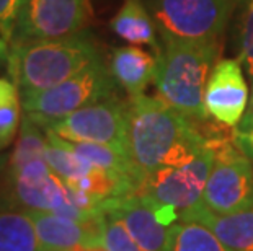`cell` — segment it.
<instances>
[{
  "mask_svg": "<svg viewBox=\"0 0 253 251\" xmlns=\"http://www.w3.org/2000/svg\"><path fill=\"white\" fill-rule=\"evenodd\" d=\"M0 251H40L28 212L8 196H0Z\"/></svg>",
  "mask_w": 253,
  "mask_h": 251,
  "instance_id": "9a60e30c",
  "label": "cell"
},
{
  "mask_svg": "<svg viewBox=\"0 0 253 251\" xmlns=\"http://www.w3.org/2000/svg\"><path fill=\"white\" fill-rule=\"evenodd\" d=\"M110 26L129 44L154 47L155 56L162 49L157 42V26L142 0H125L118 13L111 18Z\"/></svg>",
  "mask_w": 253,
  "mask_h": 251,
  "instance_id": "5bb4252c",
  "label": "cell"
},
{
  "mask_svg": "<svg viewBox=\"0 0 253 251\" xmlns=\"http://www.w3.org/2000/svg\"><path fill=\"white\" fill-rule=\"evenodd\" d=\"M234 143L244 152L250 160H253V83H252V98L249 101L240 122L232 131Z\"/></svg>",
  "mask_w": 253,
  "mask_h": 251,
  "instance_id": "7402d4cb",
  "label": "cell"
},
{
  "mask_svg": "<svg viewBox=\"0 0 253 251\" xmlns=\"http://www.w3.org/2000/svg\"><path fill=\"white\" fill-rule=\"evenodd\" d=\"M239 41V62L253 83V0L247 2V7L242 13Z\"/></svg>",
  "mask_w": 253,
  "mask_h": 251,
  "instance_id": "44dd1931",
  "label": "cell"
},
{
  "mask_svg": "<svg viewBox=\"0 0 253 251\" xmlns=\"http://www.w3.org/2000/svg\"><path fill=\"white\" fill-rule=\"evenodd\" d=\"M36 230L40 251H72L79 247L103 245V215L90 222L49 211H28Z\"/></svg>",
  "mask_w": 253,
  "mask_h": 251,
  "instance_id": "8fae6325",
  "label": "cell"
},
{
  "mask_svg": "<svg viewBox=\"0 0 253 251\" xmlns=\"http://www.w3.org/2000/svg\"><path fill=\"white\" fill-rule=\"evenodd\" d=\"M62 142L69 150H72L77 157L85 160L87 163L93 165L96 168L106 170V172L127 176V178H131L137 186L136 173H134V168L127 155L121 153L120 150H116V148H113L110 145H103V143L72 142V141H66V139H62Z\"/></svg>",
  "mask_w": 253,
  "mask_h": 251,
  "instance_id": "2e32d148",
  "label": "cell"
},
{
  "mask_svg": "<svg viewBox=\"0 0 253 251\" xmlns=\"http://www.w3.org/2000/svg\"><path fill=\"white\" fill-rule=\"evenodd\" d=\"M47 143L44 150V158L51 167L52 173H56L64 183L72 184L85 175L90 173L95 167L85 160L77 157L72 150L64 145L62 139L51 131H46Z\"/></svg>",
  "mask_w": 253,
  "mask_h": 251,
  "instance_id": "ac0fdd59",
  "label": "cell"
},
{
  "mask_svg": "<svg viewBox=\"0 0 253 251\" xmlns=\"http://www.w3.org/2000/svg\"><path fill=\"white\" fill-rule=\"evenodd\" d=\"M44 131L72 142L103 143L127 155V101L115 95L77 109Z\"/></svg>",
  "mask_w": 253,
  "mask_h": 251,
  "instance_id": "9c48e42d",
  "label": "cell"
},
{
  "mask_svg": "<svg viewBox=\"0 0 253 251\" xmlns=\"http://www.w3.org/2000/svg\"><path fill=\"white\" fill-rule=\"evenodd\" d=\"M127 157L137 179L167 167L196 158L208 141L198 126L159 97L136 95L127 100Z\"/></svg>",
  "mask_w": 253,
  "mask_h": 251,
  "instance_id": "6da1fadb",
  "label": "cell"
},
{
  "mask_svg": "<svg viewBox=\"0 0 253 251\" xmlns=\"http://www.w3.org/2000/svg\"><path fill=\"white\" fill-rule=\"evenodd\" d=\"M237 0H149L164 41H217Z\"/></svg>",
  "mask_w": 253,
  "mask_h": 251,
  "instance_id": "8992f818",
  "label": "cell"
},
{
  "mask_svg": "<svg viewBox=\"0 0 253 251\" xmlns=\"http://www.w3.org/2000/svg\"><path fill=\"white\" fill-rule=\"evenodd\" d=\"M219 52V39L164 41V49L155 56L157 72L154 83L157 97L196 126L209 119L204 93Z\"/></svg>",
  "mask_w": 253,
  "mask_h": 251,
  "instance_id": "7a4b0ae2",
  "label": "cell"
},
{
  "mask_svg": "<svg viewBox=\"0 0 253 251\" xmlns=\"http://www.w3.org/2000/svg\"><path fill=\"white\" fill-rule=\"evenodd\" d=\"M10 42L0 39V64L7 66V61H8V56H10Z\"/></svg>",
  "mask_w": 253,
  "mask_h": 251,
  "instance_id": "cb8c5ba5",
  "label": "cell"
},
{
  "mask_svg": "<svg viewBox=\"0 0 253 251\" xmlns=\"http://www.w3.org/2000/svg\"><path fill=\"white\" fill-rule=\"evenodd\" d=\"M20 0H0V39L12 44Z\"/></svg>",
  "mask_w": 253,
  "mask_h": 251,
  "instance_id": "603a6c76",
  "label": "cell"
},
{
  "mask_svg": "<svg viewBox=\"0 0 253 251\" xmlns=\"http://www.w3.org/2000/svg\"><path fill=\"white\" fill-rule=\"evenodd\" d=\"M169 251H232L208 227L178 220L169 228Z\"/></svg>",
  "mask_w": 253,
  "mask_h": 251,
  "instance_id": "e0dca14e",
  "label": "cell"
},
{
  "mask_svg": "<svg viewBox=\"0 0 253 251\" xmlns=\"http://www.w3.org/2000/svg\"><path fill=\"white\" fill-rule=\"evenodd\" d=\"M110 72L129 97L142 95L144 90L154 82L157 72V57L137 46L116 47L110 57Z\"/></svg>",
  "mask_w": 253,
  "mask_h": 251,
  "instance_id": "4fadbf2b",
  "label": "cell"
},
{
  "mask_svg": "<svg viewBox=\"0 0 253 251\" xmlns=\"http://www.w3.org/2000/svg\"><path fill=\"white\" fill-rule=\"evenodd\" d=\"M7 165H8V157H7V155L0 153V178L5 176V172H7Z\"/></svg>",
  "mask_w": 253,
  "mask_h": 251,
  "instance_id": "d4e9b609",
  "label": "cell"
},
{
  "mask_svg": "<svg viewBox=\"0 0 253 251\" xmlns=\"http://www.w3.org/2000/svg\"><path fill=\"white\" fill-rule=\"evenodd\" d=\"M183 222H198L208 227L232 251H253V204L234 214H214L199 204L180 217Z\"/></svg>",
  "mask_w": 253,
  "mask_h": 251,
  "instance_id": "7c38bea8",
  "label": "cell"
},
{
  "mask_svg": "<svg viewBox=\"0 0 253 251\" xmlns=\"http://www.w3.org/2000/svg\"><path fill=\"white\" fill-rule=\"evenodd\" d=\"M212 162L214 152L208 143L191 162L181 167L160 168L145 176L136 194L155 204L173 207L181 217L201 204Z\"/></svg>",
  "mask_w": 253,
  "mask_h": 251,
  "instance_id": "52a82bcc",
  "label": "cell"
},
{
  "mask_svg": "<svg viewBox=\"0 0 253 251\" xmlns=\"http://www.w3.org/2000/svg\"><path fill=\"white\" fill-rule=\"evenodd\" d=\"M88 0H20L12 44L62 39L85 31Z\"/></svg>",
  "mask_w": 253,
  "mask_h": 251,
  "instance_id": "ba28073f",
  "label": "cell"
},
{
  "mask_svg": "<svg viewBox=\"0 0 253 251\" xmlns=\"http://www.w3.org/2000/svg\"><path fill=\"white\" fill-rule=\"evenodd\" d=\"M72 251H106V248L103 245H98V247H79Z\"/></svg>",
  "mask_w": 253,
  "mask_h": 251,
  "instance_id": "484cf974",
  "label": "cell"
},
{
  "mask_svg": "<svg viewBox=\"0 0 253 251\" xmlns=\"http://www.w3.org/2000/svg\"><path fill=\"white\" fill-rule=\"evenodd\" d=\"M103 214V247L106 251H142L115 214Z\"/></svg>",
  "mask_w": 253,
  "mask_h": 251,
  "instance_id": "ffe728a7",
  "label": "cell"
},
{
  "mask_svg": "<svg viewBox=\"0 0 253 251\" xmlns=\"http://www.w3.org/2000/svg\"><path fill=\"white\" fill-rule=\"evenodd\" d=\"M204 105L219 124L235 127L249 106V87L244 67L235 59H220L208 80Z\"/></svg>",
  "mask_w": 253,
  "mask_h": 251,
  "instance_id": "30bf717a",
  "label": "cell"
},
{
  "mask_svg": "<svg viewBox=\"0 0 253 251\" xmlns=\"http://www.w3.org/2000/svg\"><path fill=\"white\" fill-rule=\"evenodd\" d=\"M21 95L17 85L8 78H0V152L13 142L21 126Z\"/></svg>",
  "mask_w": 253,
  "mask_h": 251,
  "instance_id": "d6986e66",
  "label": "cell"
},
{
  "mask_svg": "<svg viewBox=\"0 0 253 251\" xmlns=\"http://www.w3.org/2000/svg\"><path fill=\"white\" fill-rule=\"evenodd\" d=\"M118 83L110 67L98 59L71 78L28 97H21L23 114L46 129L80 108L98 103L116 95Z\"/></svg>",
  "mask_w": 253,
  "mask_h": 251,
  "instance_id": "277c9868",
  "label": "cell"
},
{
  "mask_svg": "<svg viewBox=\"0 0 253 251\" xmlns=\"http://www.w3.org/2000/svg\"><path fill=\"white\" fill-rule=\"evenodd\" d=\"M206 141L214 152L201 204L219 215L240 212L253 204V165L252 160L234 143L230 136L209 132Z\"/></svg>",
  "mask_w": 253,
  "mask_h": 251,
  "instance_id": "5b68a950",
  "label": "cell"
},
{
  "mask_svg": "<svg viewBox=\"0 0 253 251\" xmlns=\"http://www.w3.org/2000/svg\"><path fill=\"white\" fill-rule=\"evenodd\" d=\"M98 59L95 38L82 31L62 39L12 44L5 69L21 97H28L71 78Z\"/></svg>",
  "mask_w": 253,
  "mask_h": 251,
  "instance_id": "3957f363",
  "label": "cell"
}]
</instances>
